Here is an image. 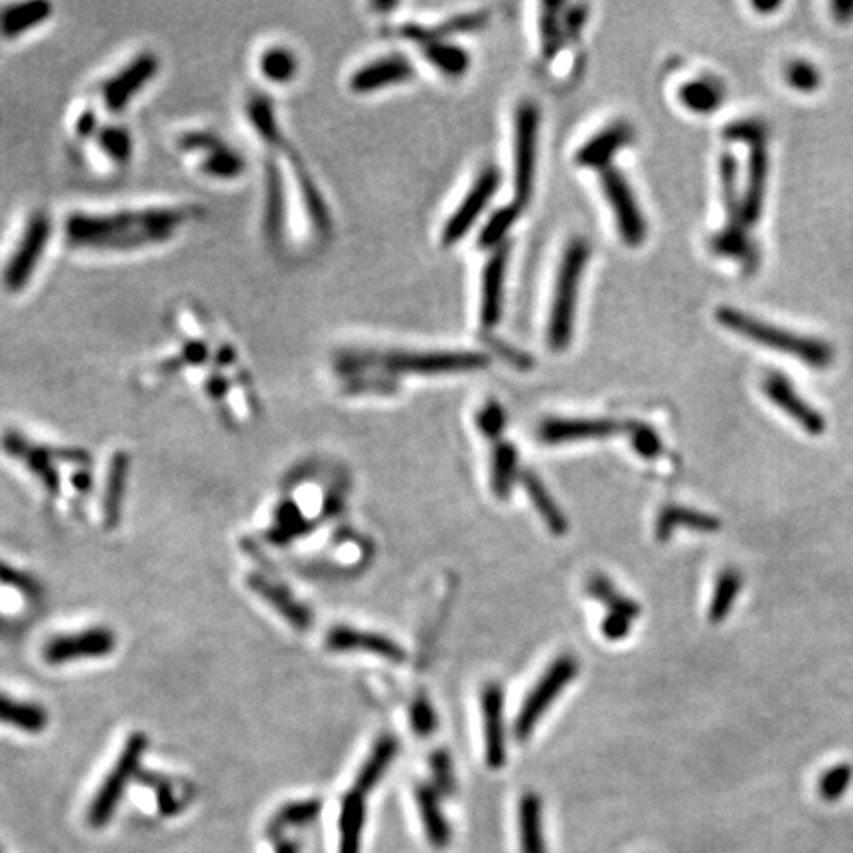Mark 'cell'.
<instances>
[{
    "label": "cell",
    "mask_w": 853,
    "mask_h": 853,
    "mask_svg": "<svg viewBox=\"0 0 853 853\" xmlns=\"http://www.w3.org/2000/svg\"><path fill=\"white\" fill-rule=\"evenodd\" d=\"M522 484H524L526 494L530 496L536 512L542 516L543 524L547 526V530L555 536H565L569 530V522H567L565 514L561 512V508L557 506V502L553 500V496L549 494V490L543 486L542 480L534 472H524Z\"/></svg>",
    "instance_id": "cell-33"
},
{
    "label": "cell",
    "mask_w": 853,
    "mask_h": 853,
    "mask_svg": "<svg viewBox=\"0 0 853 853\" xmlns=\"http://www.w3.org/2000/svg\"><path fill=\"white\" fill-rule=\"evenodd\" d=\"M322 810V800H303V802H293L283 806L273 820L267 826V834L273 840H281V834L287 828H299V826H307L318 818Z\"/></svg>",
    "instance_id": "cell-38"
},
{
    "label": "cell",
    "mask_w": 853,
    "mask_h": 853,
    "mask_svg": "<svg viewBox=\"0 0 853 853\" xmlns=\"http://www.w3.org/2000/svg\"><path fill=\"white\" fill-rule=\"evenodd\" d=\"M603 188L605 196L615 212L617 226L621 232L622 239L628 245H640L646 235V224L642 218V212L634 200V194L624 180L619 170L609 168L603 172Z\"/></svg>",
    "instance_id": "cell-17"
},
{
    "label": "cell",
    "mask_w": 853,
    "mask_h": 853,
    "mask_svg": "<svg viewBox=\"0 0 853 853\" xmlns=\"http://www.w3.org/2000/svg\"><path fill=\"white\" fill-rule=\"evenodd\" d=\"M715 318L721 326L729 328L731 332H735V334H739V336H743L755 344L767 346L769 350L792 356V358L804 362L806 366L822 370L834 362V348L820 338L796 334L792 330H786V328H780L776 324L759 320V318L751 316L749 312L737 311L731 307L717 309Z\"/></svg>",
    "instance_id": "cell-6"
},
{
    "label": "cell",
    "mask_w": 853,
    "mask_h": 853,
    "mask_svg": "<svg viewBox=\"0 0 853 853\" xmlns=\"http://www.w3.org/2000/svg\"><path fill=\"white\" fill-rule=\"evenodd\" d=\"M506 265H508V249L502 247L488 259V263L484 267L480 318H482V324L486 328H492L500 320Z\"/></svg>",
    "instance_id": "cell-26"
},
{
    "label": "cell",
    "mask_w": 853,
    "mask_h": 853,
    "mask_svg": "<svg viewBox=\"0 0 853 853\" xmlns=\"http://www.w3.org/2000/svg\"><path fill=\"white\" fill-rule=\"evenodd\" d=\"M518 474V453L510 443H498L494 449V457H492V474H490V482H492V492L496 494V498L504 500L510 496L512 492V484L516 480Z\"/></svg>",
    "instance_id": "cell-39"
},
{
    "label": "cell",
    "mask_w": 853,
    "mask_h": 853,
    "mask_svg": "<svg viewBox=\"0 0 853 853\" xmlns=\"http://www.w3.org/2000/svg\"><path fill=\"white\" fill-rule=\"evenodd\" d=\"M253 62L255 76L267 87H289L301 74L299 54L283 42H265Z\"/></svg>",
    "instance_id": "cell-22"
},
{
    "label": "cell",
    "mask_w": 853,
    "mask_h": 853,
    "mask_svg": "<svg viewBox=\"0 0 853 853\" xmlns=\"http://www.w3.org/2000/svg\"><path fill=\"white\" fill-rule=\"evenodd\" d=\"M70 153L81 166L99 176H119L135 162L137 141L127 121H109L101 117L91 137Z\"/></svg>",
    "instance_id": "cell-8"
},
{
    "label": "cell",
    "mask_w": 853,
    "mask_h": 853,
    "mask_svg": "<svg viewBox=\"0 0 853 853\" xmlns=\"http://www.w3.org/2000/svg\"><path fill=\"white\" fill-rule=\"evenodd\" d=\"M741 589H743L741 573L733 567L723 569L715 581L713 597H711V603L707 609V621L711 624H719V622L725 621L729 617Z\"/></svg>",
    "instance_id": "cell-36"
},
{
    "label": "cell",
    "mask_w": 853,
    "mask_h": 853,
    "mask_svg": "<svg viewBox=\"0 0 853 853\" xmlns=\"http://www.w3.org/2000/svg\"><path fill=\"white\" fill-rule=\"evenodd\" d=\"M56 239L60 218L50 208L34 206L18 220L0 259V291L6 297H24L34 287Z\"/></svg>",
    "instance_id": "cell-3"
},
{
    "label": "cell",
    "mask_w": 853,
    "mask_h": 853,
    "mask_svg": "<svg viewBox=\"0 0 853 853\" xmlns=\"http://www.w3.org/2000/svg\"><path fill=\"white\" fill-rule=\"evenodd\" d=\"M162 72V58L153 48H141L95 79L81 95L103 119L125 121L147 95Z\"/></svg>",
    "instance_id": "cell-4"
},
{
    "label": "cell",
    "mask_w": 853,
    "mask_h": 853,
    "mask_svg": "<svg viewBox=\"0 0 853 853\" xmlns=\"http://www.w3.org/2000/svg\"><path fill=\"white\" fill-rule=\"evenodd\" d=\"M784 79L790 87H794L796 91H802V93H810V91L818 89L822 83L818 68L806 60L788 62L784 68Z\"/></svg>",
    "instance_id": "cell-42"
},
{
    "label": "cell",
    "mask_w": 853,
    "mask_h": 853,
    "mask_svg": "<svg viewBox=\"0 0 853 853\" xmlns=\"http://www.w3.org/2000/svg\"><path fill=\"white\" fill-rule=\"evenodd\" d=\"M366 826V796L350 790L340 808V848L338 853H360Z\"/></svg>",
    "instance_id": "cell-31"
},
{
    "label": "cell",
    "mask_w": 853,
    "mask_h": 853,
    "mask_svg": "<svg viewBox=\"0 0 853 853\" xmlns=\"http://www.w3.org/2000/svg\"><path fill=\"white\" fill-rule=\"evenodd\" d=\"M204 218L194 202L76 208L60 218L62 245L81 257L127 259L174 245Z\"/></svg>",
    "instance_id": "cell-2"
},
{
    "label": "cell",
    "mask_w": 853,
    "mask_h": 853,
    "mask_svg": "<svg viewBox=\"0 0 853 853\" xmlns=\"http://www.w3.org/2000/svg\"><path fill=\"white\" fill-rule=\"evenodd\" d=\"M115 644L117 638L113 630L93 626L72 634L52 636L42 648V658L50 666H62L76 660L105 658L115 650Z\"/></svg>",
    "instance_id": "cell-13"
},
{
    "label": "cell",
    "mask_w": 853,
    "mask_h": 853,
    "mask_svg": "<svg viewBox=\"0 0 853 853\" xmlns=\"http://www.w3.org/2000/svg\"><path fill=\"white\" fill-rule=\"evenodd\" d=\"M676 528H686V530H696V532L709 534V532H719L721 530V520L715 518V516H711V514L692 510V508L666 506L660 512L658 520H656V538H658V542H668L670 536H672V532Z\"/></svg>",
    "instance_id": "cell-29"
},
{
    "label": "cell",
    "mask_w": 853,
    "mask_h": 853,
    "mask_svg": "<svg viewBox=\"0 0 853 853\" xmlns=\"http://www.w3.org/2000/svg\"><path fill=\"white\" fill-rule=\"evenodd\" d=\"M326 648L332 652H366L382 656L389 662H403L405 650L384 634L356 630L350 626H334L326 634Z\"/></svg>",
    "instance_id": "cell-21"
},
{
    "label": "cell",
    "mask_w": 853,
    "mask_h": 853,
    "mask_svg": "<svg viewBox=\"0 0 853 853\" xmlns=\"http://www.w3.org/2000/svg\"><path fill=\"white\" fill-rule=\"evenodd\" d=\"M249 587L259 597H263L269 605H273L293 626H297V628H309L311 626V611L303 603H299L287 587H283V585H279L267 577H261V575H251Z\"/></svg>",
    "instance_id": "cell-27"
},
{
    "label": "cell",
    "mask_w": 853,
    "mask_h": 853,
    "mask_svg": "<svg viewBox=\"0 0 853 853\" xmlns=\"http://www.w3.org/2000/svg\"><path fill=\"white\" fill-rule=\"evenodd\" d=\"M397 751H399V743L395 737H391V735L380 737L376 741L374 749L370 751L366 763L358 771L352 790L362 794V796L370 794L376 788V784L388 773L389 765L393 763Z\"/></svg>",
    "instance_id": "cell-32"
},
{
    "label": "cell",
    "mask_w": 853,
    "mask_h": 853,
    "mask_svg": "<svg viewBox=\"0 0 853 853\" xmlns=\"http://www.w3.org/2000/svg\"><path fill=\"white\" fill-rule=\"evenodd\" d=\"M763 391L769 397L771 403H775L778 409H782L788 417H792L802 431L808 435H824L826 431V419L824 415L812 407L808 401L800 397V393L788 382L784 374H769L763 382Z\"/></svg>",
    "instance_id": "cell-18"
},
{
    "label": "cell",
    "mask_w": 853,
    "mask_h": 853,
    "mask_svg": "<svg viewBox=\"0 0 853 853\" xmlns=\"http://www.w3.org/2000/svg\"><path fill=\"white\" fill-rule=\"evenodd\" d=\"M498 184H500V174L496 168H488L478 176L476 184L466 194L461 208L449 218L445 226V232H443L445 245H453L465 237V233L472 228V224L478 220V216L486 208L488 200L496 194Z\"/></svg>",
    "instance_id": "cell-19"
},
{
    "label": "cell",
    "mask_w": 853,
    "mask_h": 853,
    "mask_svg": "<svg viewBox=\"0 0 853 853\" xmlns=\"http://www.w3.org/2000/svg\"><path fill=\"white\" fill-rule=\"evenodd\" d=\"M755 8L757 10H761V12H765V10H776V8H780V2H775V4H755Z\"/></svg>",
    "instance_id": "cell-52"
},
{
    "label": "cell",
    "mask_w": 853,
    "mask_h": 853,
    "mask_svg": "<svg viewBox=\"0 0 853 853\" xmlns=\"http://www.w3.org/2000/svg\"><path fill=\"white\" fill-rule=\"evenodd\" d=\"M56 16V6L44 0L10 2L0 6V42L14 44L30 38Z\"/></svg>",
    "instance_id": "cell-16"
},
{
    "label": "cell",
    "mask_w": 853,
    "mask_h": 853,
    "mask_svg": "<svg viewBox=\"0 0 853 853\" xmlns=\"http://www.w3.org/2000/svg\"><path fill=\"white\" fill-rule=\"evenodd\" d=\"M632 622L634 621H630V619H626V617H621V615H609V613H607L605 621L601 624V628H603V636H605V638H609V640H622V638H626V636H628Z\"/></svg>",
    "instance_id": "cell-49"
},
{
    "label": "cell",
    "mask_w": 853,
    "mask_h": 853,
    "mask_svg": "<svg viewBox=\"0 0 853 853\" xmlns=\"http://www.w3.org/2000/svg\"><path fill=\"white\" fill-rule=\"evenodd\" d=\"M129 466L131 459L127 453L119 451L113 455L109 463V474H107V486H105V498H103V510L105 520L109 526H115L121 512V502L125 498V488L129 480Z\"/></svg>",
    "instance_id": "cell-35"
},
{
    "label": "cell",
    "mask_w": 853,
    "mask_h": 853,
    "mask_svg": "<svg viewBox=\"0 0 853 853\" xmlns=\"http://www.w3.org/2000/svg\"><path fill=\"white\" fill-rule=\"evenodd\" d=\"M429 58L435 62V66H439L443 72L447 74H463L468 66V58L465 52L453 46H431L429 48Z\"/></svg>",
    "instance_id": "cell-45"
},
{
    "label": "cell",
    "mask_w": 853,
    "mask_h": 853,
    "mask_svg": "<svg viewBox=\"0 0 853 853\" xmlns=\"http://www.w3.org/2000/svg\"><path fill=\"white\" fill-rule=\"evenodd\" d=\"M853 780L852 765L842 763L836 765L832 769H828L824 775L818 780V794L826 800V802H836L840 800L846 790L850 788Z\"/></svg>",
    "instance_id": "cell-41"
},
{
    "label": "cell",
    "mask_w": 853,
    "mask_h": 853,
    "mask_svg": "<svg viewBox=\"0 0 853 853\" xmlns=\"http://www.w3.org/2000/svg\"><path fill=\"white\" fill-rule=\"evenodd\" d=\"M830 8L838 22H848L853 18V2H834Z\"/></svg>",
    "instance_id": "cell-50"
},
{
    "label": "cell",
    "mask_w": 853,
    "mask_h": 853,
    "mask_svg": "<svg viewBox=\"0 0 853 853\" xmlns=\"http://www.w3.org/2000/svg\"><path fill=\"white\" fill-rule=\"evenodd\" d=\"M277 853H299V848H297V844L281 838V840H277Z\"/></svg>",
    "instance_id": "cell-51"
},
{
    "label": "cell",
    "mask_w": 853,
    "mask_h": 853,
    "mask_svg": "<svg viewBox=\"0 0 853 853\" xmlns=\"http://www.w3.org/2000/svg\"><path fill=\"white\" fill-rule=\"evenodd\" d=\"M769 178V155L763 141H755L749 155V176L741 196V222L743 226H755L763 214L765 194Z\"/></svg>",
    "instance_id": "cell-23"
},
{
    "label": "cell",
    "mask_w": 853,
    "mask_h": 853,
    "mask_svg": "<svg viewBox=\"0 0 853 853\" xmlns=\"http://www.w3.org/2000/svg\"><path fill=\"white\" fill-rule=\"evenodd\" d=\"M409 721L419 737H429L437 731V713L425 696L415 698L409 709Z\"/></svg>",
    "instance_id": "cell-44"
},
{
    "label": "cell",
    "mask_w": 853,
    "mask_h": 853,
    "mask_svg": "<svg viewBox=\"0 0 853 853\" xmlns=\"http://www.w3.org/2000/svg\"><path fill=\"white\" fill-rule=\"evenodd\" d=\"M439 796L441 794L431 784H417L415 786V802L419 808V816H421L427 840L433 848L445 850V848H449V844L453 840V832H451L447 816L441 808Z\"/></svg>",
    "instance_id": "cell-25"
},
{
    "label": "cell",
    "mask_w": 853,
    "mask_h": 853,
    "mask_svg": "<svg viewBox=\"0 0 853 853\" xmlns=\"http://www.w3.org/2000/svg\"><path fill=\"white\" fill-rule=\"evenodd\" d=\"M587 593L601 605L607 607L609 615H621L630 621H636V617L640 615V607L636 605V601L624 597L619 589H615L613 581L601 573L593 575L587 581Z\"/></svg>",
    "instance_id": "cell-37"
},
{
    "label": "cell",
    "mask_w": 853,
    "mask_h": 853,
    "mask_svg": "<svg viewBox=\"0 0 853 853\" xmlns=\"http://www.w3.org/2000/svg\"><path fill=\"white\" fill-rule=\"evenodd\" d=\"M409 76H413V68L403 56H388L356 70L350 78V89L354 93H372L393 83H401Z\"/></svg>",
    "instance_id": "cell-24"
},
{
    "label": "cell",
    "mask_w": 853,
    "mask_h": 853,
    "mask_svg": "<svg viewBox=\"0 0 853 853\" xmlns=\"http://www.w3.org/2000/svg\"><path fill=\"white\" fill-rule=\"evenodd\" d=\"M372 366H382L393 372L449 374L482 370L488 366V358L478 352H393L384 356L344 352L338 354L334 362V368L342 378Z\"/></svg>",
    "instance_id": "cell-7"
},
{
    "label": "cell",
    "mask_w": 853,
    "mask_h": 853,
    "mask_svg": "<svg viewBox=\"0 0 853 853\" xmlns=\"http://www.w3.org/2000/svg\"><path fill=\"white\" fill-rule=\"evenodd\" d=\"M0 449L10 459L22 463L34 476H38L52 494H58L60 476H58L56 463L64 461V457L68 455V449H56V447L38 443L18 429H6L2 433Z\"/></svg>",
    "instance_id": "cell-12"
},
{
    "label": "cell",
    "mask_w": 853,
    "mask_h": 853,
    "mask_svg": "<svg viewBox=\"0 0 853 853\" xmlns=\"http://www.w3.org/2000/svg\"><path fill=\"white\" fill-rule=\"evenodd\" d=\"M630 437H632V447L634 451L644 457V459H656L662 453V443L660 437L656 435V431H652L646 425H630L628 427Z\"/></svg>",
    "instance_id": "cell-46"
},
{
    "label": "cell",
    "mask_w": 853,
    "mask_h": 853,
    "mask_svg": "<svg viewBox=\"0 0 853 853\" xmlns=\"http://www.w3.org/2000/svg\"><path fill=\"white\" fill-rule=\"evenodd\" d=\"M624 427L615 419H583V417H569V419H547L540 427V439L545 445H563V443H577V441H589V439H605L615 433H619Z\"/></svg>",
    "instance_id": "cell-20"
},
{
    "label": "cell",
    "mask_w": 853,
    "mask_h": 853,
    "mask_svg": "<svg viewBox=\"0 0 853 853\" xmlns=\"http://www.w3.org/2000/svg\"><path fill=\"white\" fill-rule=\"evenodd\" d=\"M241 115L261 156L259 228L267 247L281 251L289 245L295 208L303 210L312 232H330L328 206L291 141L271 93L263 87L247 89Z\"/></svg>",
    "instance_id": "cell-1"
},
{
    "label": "cell",
    "mask_w": 853,
    "mask_h": 853,
    "mask_svg": "<svg viewBox=\"0 0 853 853\" xmlns=\"http://www.w3.org/2000/svg\"><path fill=\"white\" fill-rule=\"evenodd\" d=\"M147 745H149V741H147L145 733H133L125 741V747L119 753L111 773L103 780L97 796L93 798V802L89 806L87 820L93 828H103L111 820V816L115 814L117 804L121 802L125 788L129 786V782L135 778L137 771H139V765H141V759L147 751Z\"/></svg>",
    "instance_id": "cell-10"
},
{
    "label": "cell",
    "mask_w": 853,
    "mask_h": 853,
    "mask_svg": "<svg viewBox=\"0 0 853 853\" xmlns=\"http://www.w3.org/2000/svg\"><path fill=\"white\" fill-rule=\"evenodd\" d=\"M516 214H518V210H516V208H506V210L498 212V214L492 218V222L484 228L482 237H480V245H482V247H488V245H494L498 239H502V237L506 235V232L510 230V226L514 224Z\"/></svg>",
    "instance_id": "cell-47"
},
{
    "label": "cell",
    "mask_w": 853,
    "mask_h": 853,
    "mask_svg": "<svg viewBox=\"0 0 853 853\" xmlns=\"http://www.w3.org/2000/svg\"><path fill=\"white\" fill-rule=\"evenodd\" d=\"M587 259H589L587 243L581 239L571 241L557 273L555 295H553L549 328H547V340L553 350H563L571 342L579 283H581Z\"/></svg>",
    "instance_id": "cell-9"
},
{
    "label": "cell",
    "mask_w": 853,
    "mask_h": 853,
    "mask_svg": "<svg viewBox=\"0 0 853 853\" xmlns=\"http://www.w3.org/2000/svg\"><path fill=\"white\" fill-rule=\"evenodd\" d=\"M518 828L522 853H547L543 834V804L540 794L526 792L518 806Z\"/></svg>",
    "instance_id": "cell-30"
},
{
    "label": "cell",
    "mask_w": 853,
    "mask_h": 853,
    "mask_svg": "<svg viewBox=\"0 0 853 853\" xmlns=\"http://www.w3.org/2000/svg\"><path fill=\"white\" fill-rule=\"evenodd\" d=\"M540 113L534 105L524 103L516 115V151H514V186L516 206H524L532 196L536 151H538Z\"/></svg>",
    "instance_id": "cell-14"
},
{
    "label": "cell",
    "mask_w": 853,
    "mask_h": 853,
    "mask_svg": "<svg viewBox=\"0 0 853 853\" xmlns=\"http://www.w3.org/2000/svg\"><path fill=\"white\" fill-rule=\"evenodd\" d=\"M480 707H482L486 767L492 771H498L506 765V759H508L506 727H504V690L500 684L492 682L484 688Z\"/></svg>",
    "instance_id": "cell-15"
},
{
    "label": "cell",
    "mask_w": 853,
    "mask_h": 853,
    "mask_svg": "<svg viewBox=\"0 0 853 853\" xmlns=\"http://www.w3.org/2000/svg\"><path fill=\"white\" fill-rule=\"evenodd\" d=\"M632 137V131L628 125L617 123L593 137L583 149L577 153V162L585 166H603L609 162V158L622 149Z\"/></svg>",
    "instance_id": "cell-34"
},
{
    "label": "cell",
    "mask_w": 853,
    "mask_h": 853,
    "mask_svg": "<svg viewBox=\"0 0 853 853\" xmlns=\"http://www.w3.org/2000/svg\"><path fill=\"white\" fill-rule=\"evenodd\" d=\"M680 99L694 113H713L723 101V87L713 79H696L682 87Z\"/></svg>",
    "instance_id": "cell-40"
},
{
    "label": "cell",
    "mask_w": 853,
    "mask_h": 853,
    "mask_svg": "<svg viewBox=\"0 0 853 853\" xmlns=\"http://www.w3.org/2000/svg\"><path fill=\"white\" fill-rule=\"evenodd\" d=\"M0 723L10 725L12 729H18L22 733L38 735L46 731L50 723V713L44 705L36 701L10 698L8 694L0 692Z\"/></svg>",
    "instance_id": "cell-28"
},
{
    "label": "cell",
    "mask_w": 853,
    "mask_h": 853,
    "mask_svg": "<svg viewBox=\"0 0 853 853\" xmlns=\"http://www.w3.org/2000/svg\"><path fill=\"white\" fill-rule=\"evenodd\" d=\"M577 672L579 664L573 656H559L549 664L516 715L514 735L518 741H526L534 733L549 705L575 680Z\"/></svg>",
    "instance_id": "cell-11"
},
{
    "label": "cell",
    "mask_w": 853,
    "mask_h": 853,
    "mask_svg": "<svg viewBox=\"0 0 853 853\" xmlns=\"http://www.w3.org/2000/svg\"><path fill=\"white\" fill-rule=\"evenodd\" d=\"M431 773L435 780V790L443 796H451L457 790V780H455V769H453V761L451 755L445 749H439L431 755Z\"/></svg>",
    "instance_id": "cell-43"
},
{
    "label": "cell",
    "mask_w": 853,
    "mask_h": 853,
    "mask_svg": "<svg viewBox=\"0 0 853 853\" xmlns=\"http://www.w3.org/2000/svg\"><path fill=\"white\" fill-rule=\"evenodd\" d=\"M504 425H506V415L502 407L494 401H490L478 415V427L488 439H498L500 433L504 431Z\"/></svg>",
    "instance_id": "cell-48"
},
{
    "label": "cell",
    "mask_w": 853,
    "mask_h": 853,
    "mask_svg": "<svg viewBox=\"0 0 853 853\" xmlns=\"http://www.w3.org/2000/svg\"><path fill=\"white\" fill-rule=\"evenodd\" d=\"M172 153L196 178L214 186H235L251 170L247 155L214 127H186L172 139Z\"/></svg>",
    "instance_id": "cell-5"
}]
</instances>
